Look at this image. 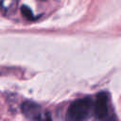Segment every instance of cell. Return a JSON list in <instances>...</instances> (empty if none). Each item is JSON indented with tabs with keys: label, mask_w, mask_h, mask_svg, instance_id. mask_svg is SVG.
<instances>
[{
	"label": "cell",
	"mask_w": 121,
	"mask_h": 121,
	"mask_svg": "<svg viewBox=\"0 0 121 121\" xmlns=\"http://www.w3.org/2000/svg\"><path fill=\"white\" fill-rule=\"evenodd\" d=\"M94 107L90 97L78 98L72 102L67 110L66 121H84Z\"/></svg>",
	"instance_id": "cell-1"
},
{
	"label": "cell",
	"mask_w": 121,
	"mask_h": 121,
	"mask_svg": "<svg viewBox=\"0 0 121 121\" xmlns=\"http://www.w3.org/2000/svg\"><path fill=\"white\" fill-rule=\"evenodd\" d=\"M108 95L104 92L97 94L94 103V113L96 119L105 120L108 115Z\"/></svg>",
	"instance_id": "cell-2"
},
{
	"label": "cell",
	"mask_w": 121,
	"mask_h": 121,
	"mask_svg": "<svg viewBox=\"0 0 121 121\" xmlns=\"http://www.w3.org/2000/svg\"><path fill=\"white\" fill-rule=\"evenodd\" d=\"M21 111L26 118H27L29 120H33V121L37 120L43 113L41 106L39 104H37L33 101H29V100L23 102V104L21 106Z\"/></svg>",
	"instance_id": "cell-3"
},
{
	"label": "cell",
	"mask_w": 121,
	"mask_h": 121,
	"mask_svg": "<svg viewBox=\"0 0 121 121\" xmlns=\"http://www.w3.org/2000/svg\"><path fill=\"white\" fill-rule=\"evenodd\" d=\"M21 11H22V14H23L26 18H27V19H29V20H32V19H33V14H32L31 10H30L27 7L23 6L22 9H21Z\"/></svg>",
	"instance_id": "cell-4"
},
{
	"label": "cell",
	"mask_w": 121,
	"mask_h": 121,
	"mask_svg": "<svg viewBox=\"0 0 121 121\" xmlns=\"http://www.w3.org/2000/svg\"><path fill=\"white\" fill-rule=\"evenodd\" d=\"M35 121H53L49 112H43L42 115Z\"/></svg>",
	"instance_id": "cell-5"
},
{
	"label": "cell",
	"mask_w": 121,
	"mask_h": 121,
	"mask_svg": "<svg viewBox=\"0 0 121 121\" xmlns=\"http://www.w3.org/2000/svg\"><path fill=\"white\" fill-rule=\"evenodd\" d=\"M42 1H44V0H42Z\"/></svg>",
	"instance_id": "cell-6"
}]
</instances>
